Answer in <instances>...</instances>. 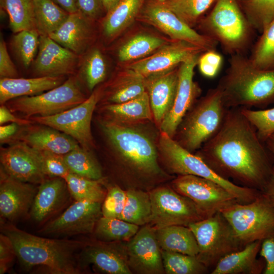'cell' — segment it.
Wrapping results in <instances>:
<instances>
[{
    "instance_id": "obj_1",
    "label": "cell",
    "mask_w": 274,
    "mask_h": 274,
    "mask_svg": "<svg viewBox=\"0 0 274 274\" xmlns=\"http://www.w3.org/2000/svg\"><path fill=\"white\" fill-rule=\"evenodd\" d=\"M263 143L240 108H229L220 128L196 154L222 178L262 191L274 168Z\"/></svg>"
},
{
    "instance_id": "obj_2",
    "label": "cell",
    "mask_w": 274,
    "mask_h": 274,
    "mask_svg": "<svg viewBox=\"0 0 274 274\" xmlns=\"http://www.w3.org/2000/svg\"><path fill=\"white\" fill-rule=\"evenodd\" d=\"M217 86L228 109L262 107L274 102V70L257 68L246 55H232Z\"/></svg>"
},
{
    "instance_id": "obj_3",
    "label": "cell",
    "mask_w": 274,
    "mask_h": 274,
    "mask_svg": "<svg viewBox=\"0 0 274 274\" xmlns=\"http://www.w3.org/2000/svg\"><path fill=\"white\" fill-rule=\"evenodd\" d=\"M2 229L12 241L16 256L25 268L42 266L53 273H80L74 255L84 243L42 237L11 224H4Z\"/></svg>"
},
{
    "instance_id": "obj_4",
    "label": "cell",
    "mask_w": 274,
    "mask_h": 274,
    "mask_svg": "<svg viewBox=\"0 0 274 274\" xmlns=\"http://www.w3.org/2000/svg\"><path fill=\"white\" fill-rule=\"evenodd\" d=\"M197 26L198 32L216 41L230 56L246 55L254 43L255 30L237 0H217Z\"/></svg>"
},
{
    "instance_id": "obj_5",
    "label": "cell",
    "mask_w": 274,
    "mask_h": 274,
    "mask_svg": "<svg viewBox=\"0 0 274 274\" xmlns=\"http://www.w3.org/2000/svg\"><path fill=\"white\" fill-rule=\"evenodd\" d=\"M228 109L220 89H210L184 117L176 141L192 153L198 150L220 128Z\"/></svg>"
},
{
    "instance_id": "obj_6",
    "label": "cell",
    "mask_w": 274,
    "mask_h": 274,
    "mask_svg": "<svg viewBox=\"0 0 274 274\" xmlns=\"http://www.w3.org/2000/svg\"><path fill=\"white\" fill-rule=\"evenodd\" d=\"M158 148L172 173L178 175H194L213 181L226 189L239 203L250 202L260 192L222 178L196 154L188 151L164 132H161Z\"/></svg>"
},
{
    "instance_id": "obj_7",
    "label": "cell",
    "mask_w": 274,
    "mask_h": 274,
    "mask_svg": "<svg viewBox=\"0 0 274 274\" xmlns=\"http://www.w3.org/2000/svg\"><path fill=\"white\" fill-rule=\"evenodd\" d=\"M102 128L119 155L133 168L147 175L161 173L157 148L147 134L132 125L112 121L104 122Z\"/></svg>"
},
{
    "instance_id": "obj_8",
    "label": "cell",
    "mask_w": 274,
    "mask_h": 274,
    "mask_svg": "<svg viewBox=\"0 0 274 274\" xmlns=\"http://www.w3.org/2000/svg\"><path fill=\"white\" fill-rule=\"evenodd\" d=\"M220 212L244 246L274 234V205L262 191L252 201L235 202Z\"/></svg>"
},
{
    "instance_id": "obj_9",
    "label": "cell",
    "mask_w": 274,
    "mask_h": 274,
    "mask_svg": "<svg viewBox=\"0 0 274 274\" xmlns=\"http://www.w3.org/2000/svg\"><path fill=\"white\" fill-rule=\"evenodd\" d=\"M188 227L197 243L199 252L196 256L209 269L214 268L222 258L245 247L220 212Z\"/></svg>"
},
{
    "instance_id": "obj_10",
    "label": "cell",
    "mask_w": 274,
    "mask_h": 274,
    "mask_svg": "<svg viewBox=\"0 0 274 274\" xmlns=\"http://www.w3.org/2000/svg\"><path fill=\"white\" fill-rule=\"evenodd\" d=\"M86 99L75 77L59 86L38 95L14 98L9 102L12 112L25 116H49L71 109Z\"/></svg>"
},
{
    "instance_id": "obj_11",
    "label": "cell",
    "mask_w": 274,
    "mask_h": 274,
    "mask_svg": "<svg viewBox=\"0 0 274 274\" xmlns=\"http://www.w3.org/2000/svg\"><path fill=\"white\" fill-rule=\"evenodd\" d=\"M152 215L150 225L158 229L172 225L188 226L204 217L189 198L173 188L159 187L149 193Z\"/></svg>"
},
{
    "instance_id": "obj_12",
    "label": "cell",
    "mask_w": 274,
    "mask_h": 274,
    "mask_svg": "<svg viewBox=\"0 0 274 274\" xmlns=\"http://www.w3.org/2000/svg\"><path fill=\"white\" fill-rule=\"evenodd\" d=\"M99 98V92H94L83 102L71 109L52 116H34L31 120L66 134L82 147L89 150L93 145L92 116Z\"/></svg>"
},
{
    "instance_id": "obj_13",
    "label": "cell",
    "mask_w": 274,
    "mask_h": 274,
    "mask_svg": "<svg viewBox=\"0 0 274 274\" xmlns=\"http://www.w3.org/2000/svg\"><path fill=\"white\" fill-rule=\"evenodd\" d=\"M172 187L178 193L191 199L201 212L204 218L238 202L232 194L218 183L194 175H178L173 180Z\"/></svg>"
},
{
    "instance_id": "obj_14",
    "label": "cell",
    "mask_w": 274,
    "mask_h": 274,
    "mask_svg": "<svg viewBox=\"0 0 274 274\" xmlns=\"http://www.w3.org/2000/svg\"><path fill=\"white\" fill-rule=\"evenodd\" d=\"M146 22L156 26L172 40L186 42L205 51L216 50L218 43L190 27L162 3L149 0L140 14Z\"/></svg>"
},
{
    "instance_id": "obj_15",
    "label": "cell",
    "mask_w": 274,
    "mask_h": 274,
    "mask_svg": "<svg viewBox=\"0 0 274 274\" xmlns=\"http://www.w3.org/2000/svg\"><path fill=\"white\" fill-rule=\"evenodd\" d=\"M200 54L193 56L178 67V84L174 102L160 125L161 132L172 138L201 94L200 88L193 79L194 69Z\"/></svg>"
},
{
    "instance_id": "obj_16",
    "label": "cell",
    "mask_w": 274,
    "mask_h": 274,
    "mask_svg": "<svg viewBox=\"0 0 274 274\" xmlns=\"http://www.w3.org/2000/svg\"><path fill=\"white\" fill-rule=\"evenodd\" d=\"M156 229L150 225H146L129 240L125 251L128 265L132 273H165Z\"/></svg>"
},
{
    "instance_id": "obj_17",
    "label": "cell",
    "mask_w": 274,
    "mask_h": 274,
    "mask_svg": "<svg viewBox=\"0 0 274 274\" xmlns=\"http://www.w3.org/2000/svg\"><path fill=\"white\" fill-rule=\"evenodd\" d=\"M205 51L192 44L172 40L151 55L129 64L132 70L147 78L173 70L193 56Z\"/></svg>"
},
{
    "instance_id": "obj_18",
    "label": "cell",
    "mask_w": 274,
    "mask_h": 274,
    "mask_svg": "<svg viewBox=\"0 0 274 274\" xmlns=\"http://www.w3.org/2000/svg\"><path fill=\"white\" fill-rule=\"evenodd\" d=\"M101 203L76 200L60 216L47 224L40 232L62 235L91 233L102 216Z\"/></svg>"
},
{
    "instance_id": "obj_19",
    "label": "cell",
    "mask_w": 274,
    "mask_h": 274,
    "mask_svg": "<svg viewBox=\"0 0 274 274\" xmlns=\"http://www.w3.org/2000/svg\"><path fill=\"white\" fill-rule=\"evenodd\" d=\"M0 160L1 167L17 180L32 184L45 180L41 151L23 142L2 150Z\"/></svg>"
},
{
    "instance_id": "obj_20",
    "label": "cell",
    "mask_w": 274,
    "mask_h": 274,
    "mask_svg": "<svg viewBox=\"0 0 274 274\" xmlns=\"http://www.w3.org/2000/svg\"><path fill=\"white\" fill-rule=\"evenodd\" d=\"M79 62V55L48 36L40 35L38 52L33 61V70L38 77L72 74Z\"/></svg>"
},
{
    "instance_id": "obj_21",
    "label": "cell",
    "mask_w": 274,
    "mask_h": 274,
    "mask_svg": "<svg viewBox=\"0 0 274 274\" xmlns=\"http://www.w3.org/2000/svg\"><path fill=\"white\" fill-rule=\"evenodd\" d=\"M1 216L14 221L30 210L38 189L33 184L17 180L1 168Z\"/></svg>"
},
{
    "instance_id": "obj_22",
    "label": "cell",
    "mask_w": 274,
    "mask_h": 274,
    "mask_svg": "<svg viewBox=\"0 0 274 274\" xmlns=\"http://www.w3.org/2000/svg\"><path fill=\"white\" fill-rule=\"evenodd\" d=\"M178 67L145 78L153 117L159 125L173 105L178 84Z\"/></svg>"
},
{
    "instance_id": "obj_23",
    "label": "cell",
    "mask_w": 274,
    "mask_h": 274,
    "mask_svg": "<svg viewBox=\"0 0 274 274\" xmlns=\"http://www.w3.org/2000/svg\"><path fill=\"white\" fill-rule=\"evenodd\" d=\"M91 20L79 11L70 13L61 26L48 36L77 55H81L91 40Z\"/></svg>"
},
{
    "instance_id": "obj_24",
    "label": "cell",
    "mask_w": 274,
    "mask_h": 274,
    "mask_svg": "<svg viewBox=\"0 0 274 274\" xmlns=\"http://www.w3.org/2000/svg\"><path fill=\"white\" fill-rule=\"evenodd\" d=\"M262 241H256L242 249L222 258L211 274H260L265 267L264 260L257 258Z\"/></svg>"
},
{
    "instance_id": "obj_25",
    "label": "cell",
    "mask_w": 274,
    "mask_h": 274,
    "mask_svg": "<svg viewBox=\"0 0 274 274\" xmlns=\"http://www.w3.org/2000/svg\"><path fill=\"white\" fill-rule=\"evenodd\" d=\"M64 82L63 76L1 78L0 103L3 105L17 97L42 93L59 86Z\"/></svg>"
},
{
    "instance_id": "obj_26",
    "label": "cell",
    "mask_w": 274,
    "mask_h": 274,
    "mask_svg": "<svg viewBox=\"0 0 274 274\" xmlns=\"http://www.w3.org/2000/svg\"><path fill=\"white\" fill-rule=\"evenodd\" d=\"M67 189L62 178L44 180L40 183L30 210L32 219L40 222L50 216L63 202Z\"/></svg>"
},
{
    "instance_id": "obj_27",
    "label": "cell",
    "mask_w": 274,
    "mask_h": 274,
    "mask_svg": "<svg viewBox=\"0 0 274 274\" xmlns=\"http://www.w3.org/2000/svg\"><path fill=\"white\" fill-rule=\"evenodd\" d=\"M20 139L38 150L62 155L79 146L72 137L49 126L32 128L24 133Z\"/></svg>"
},
{
    "instance_id": "obj_28",
    "label": "cell",
    "mask_w": 274,
    "mask_h": 274,
    "mask_svg": "<svg viewBox=\"0 0 274 274\" xmlns=\"http://www.w3.org/2000/svg\"><path fill=\"white\" fill-rule=\"evenodd\" d=\"M83 260L93 264L99 270L109 274H130L126 254L113 247L97 245L87 247L82 255Z\"/></svg>"
},
{
    "instance_id": "obj_29",
    "label": "cell",
    "mask_w": 274,
    "mask_h": 274,
    "mask_svg": "<svg viewBox=\"0 0 274 274\" xmlns=\"http://www.w3.org/2000/svg\"><path fill=\"white\" fill-rule=\"evenodd\" d=\"M161 250L197 256L199 249L195 237L188 226L172 225L156 229Z\"/></svg>"
},
{
    "instance_id": "obj_30",
    "label": "cell",
    "mask_w": 274,
    "mask_h": 274,
    "mask_svg": "<svg viewBox=\"0 0 274 274\" xmlns=\"http://www.w3.org/2000/svg\"><path fill=\"white\" fill-rule=\"evenodd\" d=\"M105 110L112 119V121L125 125H132L149 120L153 117L147 91L128 101L107 105L105 107Z\"/></svg>"
},
{
    "instance_id": "obj_31",
    "label": "cell",
    "mask_w": 274,
    "mask_h": 274,
    "mask_svg": "<svg viewBox=\"0 0 274 274\" xmlns=\"http://www.w3.org/2000/svg\"><path fill=\"white\" fill-rule=\"evenodd\" d=\"M146 0H120L102 20L103 35L112 39L126 29L140 14Z\"/></svg>"
},
{
    "instance_id": "obj_32",
    "label": "cell",
    "mask_w": 274,
    "mask_h": 274,
    "mask_svg": "<svg viewBox=\"0 0 274 274\" xmlns=\"http://www.w3.org/2000/svg\"><path fill=\"white\" fill-rule=\"evenodd\" d=\"M33 11L36 29L43 36L56 31L70 14L52 0H33Z\"/></svg>"
},
{
    "instance_id": "obj_33",
    "label": "cell",
    "mask_w": 274,
    "mask_h": 274,
    "mask_svg": "<svg viewBox=\"0 0 274 274\" xmlns=\"http://www.w3.org/2000/svg\"><path fill=\"white\" fill-rule=\"evenodd\" d=\"M152 207L149 193L141 190L126 191V199L119 219L138 226L149 224Z\"/></svg>"
},
{
    "instance_id": "obj_34",
    "label": "cell",
    "mask_w": 274,
    "mask_h": 274,
    "mask_svg": "<svg viewBox=\"0 0 274 274\" xmlns=\"http://www.w3.org/2000/svg\"><path fill=\"white\" fill-rule=\"evenodd\" d=\"M167 43L165 40L156 36L139 34L132 37L119 48L118 58L121 62L142 58Z\"/></svg>"
},
{
    "instance_id": "obj_35",
    "label": "cell",
    "mask_w": 274,
    "mask_h": 274,
    "mask_svg": "<svg viewBox=\"0 0 274 274\" xmlns=\"http://www.w3.org/2000/svg\"><path fill=\"white\" fill-rule=\"evenodd\" d=\"M145 91V78L138 72L127 68L115 83L109 100L112 104L124 102L140 96Z\"/></svg>"
},
{
    "instance_id": "obj_36",
    "label": "cell",
    "mask_w": 274,
    "mask_h": 274,
    "mask_svg": "<svg viewBox=\"0 0 274 274\" xmlns=\"http://www.w3.org/2000/svg\"><path fill=\"white\" fill-rule=\"evenodd\" d=\"M63 158L71 173L91 180L101 179L100 166L89 150L79 146L64 155Z\"/></svg>"
},
{
    "instance_id": "obj_37",
    "label": "cell",
    "mask_w": 274,
    "mask_h": 274,
    "mask_svg": "<svg viewBox=\"0 0 274 274\" xmlns=\"http://www.w3.org/2000/svg\"><path fill=\"white\" fill-rule=\"evenodd\" d=\"M217 0H167L162 3L190 27L197 26Z\"/></svg>"
},
{
    "instance_id": "obj_38",
    "label": "cell",
    "mask_w": 274,
    "mask_h": 274,
    "mask_svg": "<svg viewBox=\"0 0 274 274\" xmlns=\"http://www.w3.org/2000/svg\"><path fill=\"white\" fill-rule=\"evenodd\" d=\"M250 51L248 57L254 66L261 70H274V19L260 33Z\"/></svg>"
},
{
    "instance_id": "obj_39",
    "label": "cell",
    "mask_w": 274,
    "mask_h": 274,
    "mask_svg": "<svg viewBox=\"0 0 274 274\" xmlns=\"http://www.w3.org/2000/svg\"><path fill=\"white\" fill-rule=\"evenodd\" d=\"M0 3L1 8L8 15L10 27L13 32L36 29L33 0H0Z\"/></svg>"
},
{
    "instance_id": "obj_40",
    "label": "cell",
    "mask_w": 274,
    "mask_h": 274,
    "mask_svg": "<svg viewBox=\"0 0 274 274\" xmlns=\"http://www.w3.org/2000/svg\"><path fill=\"white\" fill-rule=\"evenodd\" d=\"M139 226L116 218L101 216L94 231L98 239L104 242L130 240L139 231Z\"/></svg>"
},
{
    "instance_id": "obj_41",
    "label": "cell",
    "mask_w": 274,
    "mask_h": 274,
    "mask_svg": "<svg viewBox=\"0 0 274 274\" xmlns=\"http://www.w3.org/2000/svg\"><path fill=\"white\" fill-rule=\"evenodd\" d=\"M250 24L261 33L274 19V0H237Z\"/></svg>"
},
{
    "instance_id": "obj_42",
    "label": "cell",
    "mask_w": 274,
    "mask_h": 274,
    "mask_svg": "<svg viewBox=\"0 0 274 274\" xmlns=\"http://www.w3.org/2000/svg\"><path fill=\"white\" fill-rule=\"evenodd\" d=\"M163 267L166 274H204L209 268L196 256L169 252L161 249Z\"/></svg>"
},
{
    "instance_id": "obj_43",
    "label": "cell",
    "mask_w": 274,
    "mask_h": 274,
    "mask_svg": "<svg viewBox=\"0 0 274 274\" xmlns=\"http://www.w3.org/2000/svg\"><path fill=\"white\" fill-rule=\"evenodd\" d=\"M64 179L68 192L76 200L104 201L105 192L99 180L87 179L72 173Z\"/></svg>"
},
{
    "instance_id": "obj_44",
    "label": "cell",
    "mask_w": 274,
    "mask_h": 274,
    "mask_svg": "<svg viewBox=\"0 0 274 274\" xmlns=\"http://www.w3.org/2000/svg\"><path fill=\"white\" fill-rule=\"evenodd\" d=\"M15 33L11 46L22 65L28 67L34 60L40 35L36 29L23 30Z\"/></svg>"
},
{
    "instance_id": "obj_45",
    "label": "cell",
    "mask_w": 274,
    "mask_h": 274,
    "mask_svg": "<svg viewBox=\"0 0 274 274\" xmlns=\"http://www.w3.org/2000/svg\"><path fill=\"white\" fill-rule=\"evenodd\" d=\"M81 63V73L88 88L92 91L105 79L107 65L101 51L95 48L87 53Z\"/></svg>"
},
{
    "instance_id": "obj_46",
    "label": "cell",
    "mask_w": 274,
    "mask_h": 274,
    "mask_svg": "<svg viewBox=\"0 0 274 274\" xmlns=\"http://www.w3.org/2000/svg\"><path fill=\"white\" fill-rule=\"evenodd\" d=\"M242 113L256 130L262 142L274 134V107L270 109L253 110L240 108Z\"/></svg>"
},
{
    "instance_id": "obj_47",
    "label": "cell",
    "mask_w": 274,
    "mask_h": 274,
    "mask_svg": "<svg viewBox=\"0 0 274 274\" xmlns=\"http://www.w3.org/2000/svg\"><path fill=\"white\" fill-rule=\"evenodd\" d=\"M126 199V191L118 186L111 187L108 191L101 206L102 216L119 218L124 209Z\"/></svg>"
},
{
    "instance_id": "obj_48",
    "label": "cell",
    "mask_w": 274,
    "mask_h": 274,
    "mask_svg": "<svg viewBox=\"0 0 274 274\" xmlns=\"http://www.w3.org/2000/svg\"><path fill=\"white\" fill-rule=\"evenodd\" d=\"M42 166L45 175L64 179L70 171L64 160L63 155L45 151H41Z\"/></svg>"
},
{
    "instance_id": "obj_49",
    "label": "cell",
    "mask_w": 274,
    "mask_h": 274,
    "mask_svg": "<svg viewBox=\"0 0 274 274\" xmlns=\"http://www.w3.org/2000/svg\"><path fill=\"white\" fill-rule=\"evenodd\" d=\"M222 63V55L216 50H210L200 54L197 65L203 76L212 78L217 75Z\"/></svg>"
},
{
    "instance_id": "obj_50",
    "label": "cell",
    "mask_w": 274,
    "mask_h": 274,
    "mask_svg": "<svg viewBox=\"0 0 274 274\" xmlns=\"http://www.w3.org/2000/svg\"><path fill=\"white\" fill-rule=\"evenodd\" d=\"M16 256L14 247L9 237L2 233L0 235V273H5Z\"/></svg>"
},
{
    "instance_id": "obj_51",
    "label": "cell",
    "mask_w": 274,
    "mask_h": 274,
    "mask_svg": "<svg viewBox=\"0 0 274 274\" xmlns=\"http://www.w3.org/2000/svg\"><path fill=\"white\" fill-rule=\"evenodd\" d=\"M1 78L18 77V72L9 54L6 44L1 38L0 41Z\"/></svg>"
},
{
    "instance_id": "obj_52",
    "label": "cell",
    "mask_w": 274,
    "mask_h": 274,
    "mask_svg": "<svg viewBox=\"0 0 274 274\" xmlns=\"http://www.w3.org/2000/svg\"><path fill=\"white\" fill-rule=\"evenodd\" d=\"M259 254L264 260L263 274H274V234L264 239Z\"/></svg>"
},
{
    "instance_id": "obj_53",
    "label": "cell",
    "mask_w": 274,
    "mask_h": 274,
    "mask_svg": "<svg viewBox=\"0 0 274 274\" xmlns=\"http://www.w3.org/2000/svg\"><path fill=\"white\" fill-rule=\"evenodd\" d=\"M77 3L79 11L91 20L99 17L104 10L101 0H77Z\"/></svg>"
},
{
    "instance_id": "obj_54",
    "label": "cell",
    "mask_w": 274,
    "mask_h": 274,
    "mask_svg": "<svg viewBox=\"0 0 274 274\" xmlns=\"http://www.w3.org/2000/svg\"><path fill=\"white\" fill-rule=\"evenodd\" d=\"M9 122L19 125H28L31 123V121L29 120L16 117L12 114L10 109L3 105L0 107V124L2 125Z\"/></svg>"
},
{
    "instance_id": "obj_55",
    "label": "cell",
    "mask_w": 274,
    "mask_h": 274,
    "mask_svg": "<svg viewBox=\"0 0 274 274\" xmlns=\"http://www.w3.org/2000/svg\"><path fill=\"white\" fill-rule=\"evenodd\" d=\"M18 124L12 123L0 127V140L1 142L7 140L13 136L17 131Z\"/></svg>"
},
{
    "instance_id": "obj_56",
    "label": "cell",
    "mask_w": 274,
    "mask_h": 274,
    "mask_svg": "<svg viewBox=\"0 0 274 274\" xmlns=\"http://www.w3.org/2000/svg\"><path fill=\"white\" fill-rule=\"evenodd\" d=\"M63 9L68 13H73L79 11L77 0H54Z\"/></svg>"
},
{
    "instance_id": "obj_57",
    "label": "cell",
    "mask_w": 274,
    "mask_h": 274,
    "mask_svg": "<svg viewBox=\"0 0 274 274\" xmlns=\"http://www.w3.org/2000/svg\"><path fill=\"white\" fill-rule=\"evenodd\" d=\"M262 192L268 197L274 205V168L267 183Z\"/></svg>"
},
{
    "instance_id": "obj_58",
    "label": "cell",
    "mask_w": 274,
    "mask_h": 274,
    "mask_svg": "<svg viewBox=\"0 0 274 274\" xmlns=\"http://www.w3.org/2000/svg\"><path fill=\"white\" fill-rule=\"evenodd\" d=\"M120 0H101L105 11L109 12L112 10Z\"/></svg>"
},
{
    "instance_id": "obj_59",
    "label": "cell",
    "mask_w": 274,
    "mask_h": 274,
    "mask_svg": "<svg viewBox=\"0 0 274 274\" xmlns=\"http://www.w3.org/2000/svg\"><path fill=\"white\" fill-rule=\"evenodd\" d=\"M266 147L274 159V134L270 135L265 142Z\"/></svg>"
},
{
    "instance_id": "obj_60",
    "label": "cell",
    "mask_w": 274,
    "mask_h": 274,
    "mask_svg": "<svg viewBox=\"0 0 274 274\" xmlns=\"http://www.w3.org/2000/svg\"><path fill=\"white\" fill-rule=\"evenodd\" d=\"M157 1H158L159 2H164L167 0H156Z\"/></svg>"
}]
</instances>
